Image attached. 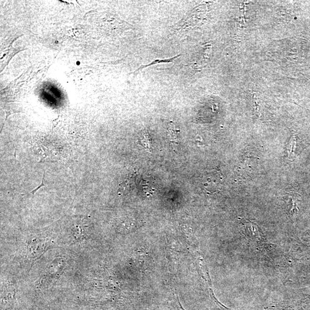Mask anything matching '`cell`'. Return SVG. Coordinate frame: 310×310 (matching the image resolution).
Here are the masks:
<instances>
[{
	"label": "cell",
	"instance_id": "cell-1",
	"mask_svg": "<svg viewBox=\"0 0 310 310\" xmlns=\"http://www.w3.org/2000/svg\"><path fill=\"white\" fill-rule=\"evenodd\" d=\"M207 11V6L204 5L194 7L177 24L176 29H190L200 25L204 20Z\"/></svg>",
	"mask_w": 310,
	"mask_h": 310
},
{
	"label": "cell",
	"instance_id": "cell-2",
	"mask_svg": "<svg viewBox=\"0 0 310 310\" xmlns=\"http://www.w3.org/2000/svg\"><path fill=\"white\" fill-rule=\"evenodd\" d=\"M167 132L169 139L173 146L178 145V137L180 129L178 126L172 121H170L167 125Z\"/></svg>",
	"mask_w": 310,
	"mask_h": 310
},
{
	"label": "cell",
	"instance_id": "cell-3",
	"mask_svg": "<svg viewBox=\"0 0 310 310\" xmlns=\"http://www.w3.org/2000/svg\"><path fill=\"white\" fill-rule=\"evenodd\" d=\"M180 56L181 55L179 54L175 56V57L170 58L168 59H156V60L152 61L150 64L140 66V67L138 68L137 69H136V70L133 73H132V74H134L136 75L138 74L139 72L141 71L142 69L150 67V66L162 64H170V63L173 62L176 59L180 57Z\"/></svg>",
	"mask_w": 310,
	"mask_h": 310
},
{
	"label": "cell",
	"instance_id": "cell-4",
	"mask_svg": "<svg viewBox=\"0 0 310 310\" xmlns=\"http://www.w3.org/2000/svg\"><path fill=\"white\" fill-rule=\"evenodd\" d=\"M140 140L141 144L143 147L147 149V151L151 152V138L147 130H143L140 132Z\"/></svg>",
	"mask_w": 310,
	"mask_h": 310
},
{
	"label": "cell",
	"instance_id": "cell-5",
	"mask_svg": "<svg viewBox=\"0 0 310 310\" xmlns=\"http://www.w3.org/2000/svg\"><path fill=\"white\" fill-rule=\"evenodd\" d=\"M44 175H45V173L43 174L42 181H41V183L40 185L38 186V187L36 188V189H34V190H33L32 191H31V194H34V193L36 192V191L37 190H39V189H40L41 187L45 186L44 184Z\"/></svg>",
	"mask_w": 310,
	"mask_h": 310
}]
</instances>
